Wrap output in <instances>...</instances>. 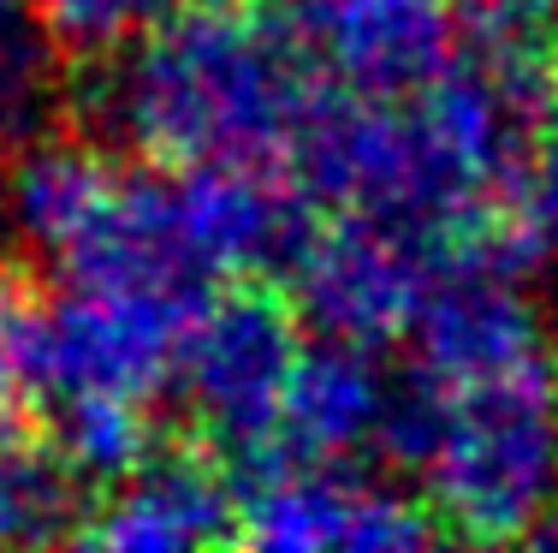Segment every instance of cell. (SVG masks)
<instances>
[{
  "mask_svg": "<svg viewBox=\"0 0 558 553\" xmlns=\"http://www.w3.org/2000/svg\"><path fill=\"white\" fill-rule=\"evenodd\" d=\"M558 0H458L463 31L494 55H547Z\"/></svg>",
  "mask_w": 558,
  "mask_h": 553,
  "instance_id": "e0dca14e",
  "label": "cell"
},
{
  "mask_svg": "<svg viewBox=\"0 0 558 553\" xmlns=\"http://www.w3.org/2000/svg\"><path fill=\"white\" fill-rule=\"evenodd\" d=\"M422 494L440 536L529 542V530L558 506V381L547 363L446 387Z\"/></svg>",
  "mask_w": 558,
  "mask_h": 553,
  "instance_id": "7a4b0ae2",
  "label": "cell"
},
{
  "mask_svg": "<svg viewBox=\"0 0 558 553\" xmlns=\"http://www.w3.org/2000/svg\"><path fill=\"white\" fill-rule=\"evenodd\" d=\"M36 43V19H31V0H0V55Z\"/></svg>",
  "mask_w": 558,
  "mask_h": 553,
  "instance_id": "ac0fdd59",
  "label": "cell"
},
{
  "mask_svg": "<svg viewBox=\"0 0 558 553\" xmlns=\"http://www.w3.org/2000/svg\"><path fill=\"white\" fill-rule=\"evenodd\" d=\"M274 24L327 84L416 96L458 60V0H274Z\"/></svg>",
  "mask_w": 558,
  "mask_h": 553,
  "instance_id": "8992f818",
  "label": "cell"
},
{
  "mask_svg": "<svg viewBox=\"0 0 558 553\" xmlns=\"http://www.w3.org/2000/svg\"><path fill=\"white\" fill-rule=\"evenodd\" d=\"M108 131L149 167H274L286 161L298 113L310 101V65L279 24L250 7H172L131 55L96 65Z\"/></svg>",
  "mask_w": 558,
  "mask_h": 553,
  "instance_id": "6da1fadb",
  "label": "cell"
},
{
  "mask_svg": "<svg viewBox=\"0 0 558 553\" xmlns=\"http://www.w3.org/2000/svg\"><path fill=\"white\" fill-rule=\"evenodd\" d=\"M553 375H558V334H553Z\"/></svg>",
  "mask_w": 558,
  "mask_h": 553,
  "instance_id": "7402d4cb",
  "label": "cell"
},
{
  "mask_svg": "<svg viewBox=\"0 0 558 553\" xmlns=\"http://www.w3.org/2000/svg\"><path fill=\"white\" fill-rule=\"evenodd\" d=\"M179 0H31L36 36L72 72H96L143 43Z\"/></svg>",
  "mask_w": 558,
  "mask_h": 553,
  "instance_id": "9a60e30c",
  "label": "cell"
},
{
  "mask_svg": "<svg viewBox=\"0 0 558 553\" xmlns=\"http://www.w3.org/2000/svg\"><path fill=\"white\" fill-rule=\"evenodd\" d=\"M440 536L428 506L404 500L392 482L356 477L315 458H262L250 465L238 542L268 553H327V548H422Z\"/></svg>",
  "mask_w": 558,
  "mask_h": 553,
  "instance_id": "5b68a950",
  "label": "cell"
},
{
  "mask_svg": "<svg viewBox=\"0 0 558 553\" xmlns=\"http://www.w3.org/2000/svg\"><path fill=\"white\" fill-rule=\"evenodd\" d=\"M238 506L244 489L232 477V458L215 441H161L119 489L89 506L77 542L113 553H179L208 542H238Z\"/></svg>",
  "mask_w": 558,
  "mask_h": 553,
  "instance_id": "ba28073f",
  "label": "cell"
},
{
  "mask_svg": "<svg viewBox=\"0 0 558 553\" xmlns=\"http://www.w3.org/2000/svg\"><path fill=\"white\" fill-rule=\"evenodd\" d=\"M12 227V208H7V191H0V232Z\"/></svg>",
  "mask_w": 558,
  "mask_h": 553,
  "instance_id": "44dd1931",
  "label": "cell"
},
{
  "mask_svg": "<svg viewBox=\"0 0 558 553\" xmlns=\"http://www.w3.org/2000/svg\"><path fill=\"white\" fill-rule=\"evenodd\" d=\"M119 184H125V167L108 155V143H96V131L72 125V131H36L12 155L0 191H7L12 227L36 250L65 262L89 239V227L113 208Z\"/></svg>",
  "mask_w": 558,
  "mask_h": 553,
  "instance_id": "30bf717a",
  "label": "cell"
},
{
  "mask_svg": "<svg viewBox=\"0 0 558 553\" xmlns=\"http://www.w3.org/2000/svg\"><path fill=\"white\" fill-rule=\"evenodd\" d=\"M547 72H553V96H558V31H553V43H547Z\"/></svg>",
  "mask_w": 558,
  "mask_h": 553,
  "instance_id": "d6986e66",
  "label": "cell"
},
{
  "mask_svg": "<svg viewBox=\"0 0 558 553\" xmlns=\"http://www.w3.org/2000/svg\"><path fill=\"white\" fill-rule=\"evenodd\" d=\"M446 274L440 232L392 215H327L310 227L286 286L322 339L380 351L416 327Z\"/></svg>",
  "mask_w": 558,
  "mask_h": 553,
  "instance_id": "277c9868",
  "label": "cell"
},
{
  "mask_svg": "<svg viewBox=\"0 0 558 553\" xmlns=\"http://www.w3.org/2000/svg\"><path fill=\"white\" fill-rule=\"evenodd\" d=\"M48 434L89 494L119 489L161 446V434L149 423V399H125V393H60Z\"/></svg>",
  "mask_w": 558,
  "mask_h": 553,
  "instance_id": "5bb4252c",
  "label": "cell"
},
{
  "mask_svg": "<svg viewBox=\"0 0 558 553\" xmlns=\"http://www.w3.org/2000/svg\"><path fill=\"white\" fill-rule=\"evenodd\" d=\"M410 339H416V369H428L440 387L517 375V369H535L547 351L535 304L517 292L511 274L487 268H446Z\"/></svg>",
  "mask_w": 558,
  "mask_h": 553,
  "instance_id": "9c48e42d",
  "label": "cell"
},
{
  "mask_svg": "<svg viewBox=\"0 0 558 553\" xmlns=\"http://www.w3.org/2000/svg\"><path fill=\"white\" fill-rule=\"evenodd\" d=\"M196 310L203 298L184 292L72 286V298H60V393H125L155 405V393L179 381Z\"/></svg>",
  "mask_w": 558,
  "mask_h": 553,
  "instance_id": "52a82bcc",
  "label": "cell"
},
{
  "mask_svg": "<svg viewBox=\"0 0 558 553\" xmlns=\"http://www.w3.org/2000/svg\"><path fill=\"white\" fill-rule=\"evenodd\" d=\"M392 381L368 363L363 346L344 339H322L303 351L298 375H291L286 411H279V434L268 458H315V465H344V458L368 453L380 434V411H387Z\"/></svg>",
  "mask_w": 558,
  "mask_h": 553,
  "instance_id": "8fae6325",
  "label": "cell"
},
{
  "mask_svg": "<svg viewBox=\"0 0 558 553\" xmlns=\"http://www.w3.org/2000/svg\"><path fill=\"white\" fill-rule=\"evenodd\" d=\"M553 512H558V506H553Z\"/></svg>",
  "mask_w": 558,
  "mask_h": 553,
  "instance_id": "603a6c76",
  "label": "cell"
},
{
  "mask_svg": "<svg viewBox=\"0 0 558 553\" xmlns=\"http://www.w3.org/2000/svg\"><path fill=\"white\" fill-rule=\"evenodd\" d=\"M303 310L279 274H232L203 298L179 358V387L226 458L262 465L303 363Z\"/></svg>",
  "mask_w": 558,
  "mask_h": 553,
  "instance_id": "3957f363",
  "label": "cell"
},
{
  "mask_svg": "<svg viewBox=\"0 0 558 553\" xmlns=\"http://www.w3.org/2000/svg\"><path fill=\"white\" fill-rule=\"evenodd\" d=\"M89 489L60 458L36 417H0V548L77 542L89 518Z\"/></svg>",
  "mask_w": 558,
  "mask_h": 553,
  "instance_id": "7c38bea8",
  "label": "cell"
},
{
  "mask_svg": "<svg viewBox=\"0 0 558 553\" xmlns=\"http://www.w3.org/2000/svg\"><path fill=\"white\" fill-rule=\"evenodd\" d=\"M60 393V298L31 262H0V417H36Z\"/></svg>",
  "mask_w": 558,
  "mask_h": 553,
  "instance_id": "4fadbf2b",
  "label": "cell"
},
{
  "mask_svg": "<svg viewBox=\"0 0 558 553\" xmlns=\"http://www.w3.org/2000/svg\"><path fill=\"white\" fill-rule=\"evenodd\" d=\"M505 203L517 208V220L541 244V256H558V113L547 125H535L523 161L505 184Z\"/></svg>",
  "mask_w": 558,
  "mask_h": 553,
  "instance_id": "2e32d148",
  "label": "cell"
},
{
  "mask_svg": "<svg viewBox=\"0 0 558 553\" xmlns=\"http://www.w3.org/2000/svg\"><path fill=\"white\" fill-rule=\"evenodd\" d=\"M220 7H250L256 12V7H274V0H220Z\"/></svg>",
  "mask_w": 558,
  "mask_h": 553,
  "instance_id": "ffe728a7",
  "label": "cell"
}]
</instances>
